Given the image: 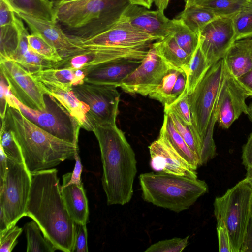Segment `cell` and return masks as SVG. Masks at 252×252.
Instances as JSON below:
<instances>
[{"label":"cell","instance_id":"cell-19","mask_svg":"<svg viewBox=\"0 0 252 252\" xmlns=\"http://www.w3.org/2000/svg\"><path fill=\"white\" fill-rule=\"evenodd\" d=\"M149 149L150 165L155 172L197 178L196 170L159 138L151 144Z\"/></svg>","mask_w":252,"mask_h":252},{"label":"cell","instance_id":"cell-53","mask_svg":"<svg viewBox=\"0 0 252 252\" xmlns=\"http://www.w3.org/2000/svg\"><path fill=\"white\" fill-rule=\"evenodd\" d=\"M9 228V223L6 216L3 210L0 208V235L3 234Z\"/></svg>","mask_w":252,"mask_h":252},{"label":"cell","instance_id":"cell-57","mask_svg":"<svg viewBox=\"0 0 252 252\" xmlns=\"http://www.w3.org/2000/svg\"><path fill=\"white\" fill-rule=\"evenodd\" d=\"M55 6H58L60 4L67 3L71 1H76L78 0H51Z\"/></svg>","mask_w":252,"mask_h":252},{"label":"cell","instance_id":"cell-30","mask_svg":"<svg viewBox=\"0 0 252 252\" xmlns=\"http://www.w3.org/2000/svg\"><path fill=\"white\" fill-rule=\"evenodd\" d=\"M218 18L211 10L196 4L185 6L184 9L176 17L182 20L190 30L198 34L204 27Z\"/></svg>","mask_w":252,"mask_h":252},{"label":"cell","instance_id":"cell-59","mask_svg":"<svg viewBox=\"0 0 252 252\" xmlns=\"http://www.w3.org/2000/svg\"><path fill=\"white\" fill-rule=\"evenodd\" d=\"M199 0H184L185 2V6H187L191 4H194L196 1H198Z\"/></svg>","mask_w":252,"mask_h":252},{"label":"cell","instance_id":"cell-10","mask_svg":"<svg viewBox=\"0 0 252 252\" xmlns=\"http://www.w3.org/2000/svg\"><path fill=\"white\" fill-rule=\"evenodd\" d=\"M117 87L84 81L74 86L75 95L89 107L90 115L94 124H116L119 113L120 94Z\"/></svg>","mask_w":252,"mask_h":252},{"label":"cell","instance_id":"cell-7","mask_svg":"<svg viewBox=\"0 0 252 252\" xmlns=\"http://www.w3.org/2000/svg\"><path fill=\"white\" fill-rule=\"evenodd\" d=\"M46 95L48 101L45 99L46 109L44 111L25 106L12 94L7 100V104L17 107L31 122L53 136L78 145L80 126L59 102L52 96Z\"/></svg>","mask_w":252,"mask_h":252},{"label":"cell","instance_id":"cell-50","mask_svg":"<svg viewBox=\"0 0 252 252\" xmlns=\"http://www.w3.org/2000/svg\"><path fill=\"white\" fill-rule=\"evenodd\" d=\"M240 252H252V211Z\"/></svg>","mask_w":252,"mask_h":252},{"label":"cell","instance_id":"cell-20","mask_svg":"<svg viewBox=\"0 0 252 252\" xmlns=\"http://www.w3.org/2000/svg\"><path fill=\"white\" fill-rule=\"evenodd\" d=\"M142 61L121 58L103 63L86 71L84 81L120 87L122 81L133 72Z\"/></svg>","mask_w":252,"mask_h":252},{"label":"cell","instance_id":"cell-27","mask_svg":"<svg viewBox=\"0 0 252 252\" xmlns=\"http://www.w3.org/2000/svg\"><path fill=\"white\" fill-rule=\"evenodd\" d=\"M159 138L179 155L192 169L199 166V159L176 129L169 116L164 113Z\"/></svg>","mask_w":252,"mask_h":252},{"label":"cell","instance_id":"cell-44","mask_svg":"<svg viewBox=\"0 0 252 252\" xmlns=\"http://www.w3.org/2000/svg\"><path fill=\"white\" fill-rule=\"evenodd\" d=\"M87 230L86 224L76 223L74 244L72 252H87Z\"/></svg>","mask_w":252,"mask_h":252},{"label":"cell","instance_id":"cell-39","mask_svg":"<svg viewBox=\"0 0 252 252\" xmlns=\"http://www.w3.org/2000/svg\"><path fill=\"white\" fill-rule=\"evenodd\" d=\"M0 135V146L7 157L15 161L24 163L19 146L12 133L5 127L2 121H1Z\"/></svg>","mask_w":252,"mask_h":252},{"label":"cell","instance_id":"cell-15","mask_svg":"<svg viewBox=\"0 0 252 252\" xmlns=\"http://www.w3.org/2000/svg\"><path fill=\"white\" fill-rule=\"evenodd\" d=\"M249 96L224 64L223 75L216 106V117L220 126L228 129L242 113L247 114L246 99Z\"/></svg>","mask_w":252,"mask_h":252},{"label":"cell","instance_id":"cell-17","mask_svg":"<svg viewBox=\"0 0 252 252\" xmlns=\"http://www.w3.org/2000/svg\"><path fill=\"white\" fill-rule=\"evenodd\" d=\"M16 14L27 24L32 33L38 34L54 47L62 59L82 49L64 32L57 20H45L21 12Z\"/></svg>","mask_w":252,"mask_h":252},{"label":"cell","instance_id":"cell-4","mask_svg":"<svg viewBox=\"0 0 252 252\" xmlns=\"http://www.w3.org/2000/svg\"><path fill=\"white\" fill-rule=\"evenodd\" d=\"M129 4L128 0H78L55 6L56 18L68 35L87 39L111 27Z\"/></svg>","mask_w":252,"mask_h":252},{"label":"cell","instance_id":"cell-41","mask_svg":"<svg viewBox=\"0 0 252 252\" xmlns=\"http://www.w3.org/2000/svg\"><path fill=\"white\" fill-rule=\"evenodd\" d=\"M189 236L159 241L151 245L145 252H181L187 246Z\"/></svg>","mask_w":252,"mask_h":252},{"label":"cell","instance_id":"cell-11","mask_svg":"<svg viewBox=\"0 0 252 252\" xmlns=\"http://www.w3.org/2000/svg\"><path fill=\"white\" fill-rule=\"evenodd\" d=\"M82 47V49L76 54L54 63L53 68L81 70L85 73L96 65L115 59L143 60L151 47L129 48L93 46Z\"/></svg>","mask_w":252,"mask_h":252},{"label":"cell","instance_id":"cell-48","mask_svg":"<svg viewBox=\"0 0 252 252\" xmlns=\"http://www.w3.org/2000/svg\"><path fill=\"white\" fill-rule=\"evenodd\" d=\"M242 159L246 169L252 168V131L243 147Z\"/></svg>","mask_w":252,"mask_h":252},{"label":"cell","instance_id":"cell-16","mask_svg":"<svg viewBox=\"0 0 252 252\" xmlns=\"http://www.w3.org/2000/svg\"><path fill=\"white\" fill-rule=\"evenodd\" d=\"M199 46L211 66L223 59L236 41L233 22L230 18H218L204 27L199 32Z\"/></svg>","mask_w":252,"mask_h":252},{"label":"cell","instance_id":"cell-35","mask_svg":"<svg viewBox=\"0 0 252 252\" xmlns=\"http://www.w3.org/2000/svg\"><path fill=\"white\" fill-rule=\"evenodd\" d=\"M164 113L168 114L170 117L177 131L189 148L197 156L199 163L202 147L193 126L185 123L172 111L168 109H164Z\"/></svg>","mask_w":252,"mask_h":252},{"label":"cell","instance_id":"cell-32","mask_svg":"<svg viewBox=\"0 0 252 252\" xmlns=\"http://www.w3.org/2000/svg\"><path fill=\"white\" fill-rule=\"evenodd\" d=\"M171 35L179 46L192 56L199 43V34L190 30L179 19L172 20Z\"/></svg>","mask_w":252,"mask_h":252},{"label":"cell","instance_id":"cell-43","mask_svg":"<svg viewBox=\"0 0 252 252\" xmlns=\"http://www.w3.org/2000/svg\"><path fill=\"white\" fill-rule=\"evenodd\" d=\"M22 231V228L15 225L0 235V252H11L17 244V238Z\"/></svg>","mask_w":252,"mask_h":252},{"label":"cell","instance_id":"cell-56","mask_svg":"<svg viewBox=\"0 0 252 252\" xmlns=\"http://www.w3.org/2000/svg\"><path fill=\"white\" fill-rule=\"evenodd\" d=\"M245 180L252 188V168L247 169Z\"/></svg>","mask_w":252,"mask_h":252},{"label":"cell","instance_id":"cell-42","mask_svg":"<svg viewBox=\"0 0 252 252\" xmlns=\"http://www.w3.org/2000/svg\"><path fill=\"white\" fill-rule=\"evenodd\" d=\"M164 109L172 111L185 123L192 126L186 89L175 102L169 106H165Z\"/></svg>","mask_w":252,"mask_h":252},{"label":"cell","instance_id":"cell-22","mask_svg":"<svg viewBox=\"0 0 252 252\" xmlns=\"http://www.w3.org/2000/svg\"><path fill=\"white\" fill-rule=\"evenodd\" d=\"M23 21L17 16L16 17L14 23L19 31V43L16 51L9 59L16 63L30 73L53 68L54 63L42 58L30 48L28 40L29 33Z\"/></svg>","mask_w":252,"mask_h":252},{"label":"cell","instance_id":"cell-8","mask_svg":"<svg viewBox=\"0 0 252 252\" xmlns=\"http://www.w3.org/2000/svg\"><path fill=\"white\" fill-rule=\"evenodd\" d=\"M224 69V62L221 59L210 67L194 91L188 94L192 126L202 148L218 98Z\"/></svg>","mask_w":252,"mask_h":252},{"label":"cell","instance_id":"cell-52","mask_svg":"<svg viewBox=\"0 0 252 252\" xmlns=\"http://www.w3.org/2000/svg\"><path fill=\"white\" fill-rule=\"evenodd\" d=\"M7 170V157L1 147L0 148V176L4 180Z\"/></svg>","mask_w":252,"mask_h":252},{"label":"cell","instance_id":"cell-51","mask_svg":"<svg viewBox=\"0 0 252 252\" xmlns=\"http://www.w3.org/2000/svg\"><path fill=\"white\" fill-rule=\"evenodd\" d=\"M236 79L249 97H252V69Z\"/></svg>","mask_w":252,"mask_h":252},{"label":"cell","instance_id":"cell-23","mask_svg":"<svg viewBox=\"0 0 252 252\" xmlns=\"http://www.w3.org/2000/svg\"><path fill=\"white\" fill-rule=\"evenodd\" d=\"M187 76L185 71L169 68L160 84L149 95L151 98L169 106L184 92Z\"/></svg>","mask_w":252,"mask_h":252},{"label":"cell","instance_id":"cell-6","mask_svg":"<svg viewBox=\"0 0 252 252\" xmlns=\"http://www.w3.org/2000/svg\"><path fill=\"white\" fill-rule=\"evenodd\" d=\"M217 225L224 226L233 252H240L252 211V188L244 179L215 198Z\"/></svg>","mask_w":252,"mask_h":252},{"label":"cell","instance_id":"cell-14","mask_svg":"<svg viewBox=\"0 0 252 252\" xmlns=\"http://www.w3.org/2000/svg\"><path fill=\"white\" fill-rule=\"evenodd\" d=\"M169 69L151 46L141 64L122 81L120 87L127 93L149 95L160 84Z\"/></svg>","mask_w":252,"mask_h":252},{"label":"cell","instance_id":"cell-37","mask_svg":"<svg viewBox=\"0 0 252 252\" xmlns=\"http://www.w3.org/2000/svg\"><path fill=\"white\" fill-rule=\"evenodd\" d=\"M19 37V31L15 23L0 27V61L9 59L15 52Z\"/></svg>","mask_w":252,"mask_h":252},{"label":"cell","instance_id":"cell-46","mask_svg":"<svg viewBox=\"0 0 252 252\" xmlns=\"http://www.w3.org/2000/svg\"><path fill=\"white\" fill-rule=\"evenodd\" d=\"M16 13L5 0H0V27L13 24Z\"/></svg>","mask_w":252,"mask_h":252},{"label":"cell","instance_id":"cell-3","mask_svg":"<svg viewBox=\"0 0 252 252\" xmlns=\"http://www.w3.org/2000/svg\"><path fill=\"white\" fill-rule=\"evenodd\" d=\"M19 146L24 163L31 173L53 168L73 159L78 146L60 139L37 126L16 107L7 105L1 119Z\"/></svg>","mask_w":252,"mask_h":252},{"label":"cell","instance_id":"cell-45","mask_svg":"<svg viewBox=\"0 0 252 252\" xmlns=\"http://www.w3.org/2000/svg\"><path fill=\"white\" fill-rule=\"evenodd\" d=\"M74 159L75 160V164L72 172L67 173L63 176V182L67 184H80L82 183L81 182V175L83 166L78 151H77L75 154Z\"/></svg>","mask_w":252,"mask_h":252},{"label":"cell","instance_id":"cell-9","mask_svg":"<svg viewBox=\"0 0 252 252\" xmlns=\"http://www.w3.org/2000/svg\"><path fill=\"white\" fill-rule=\"evenodd\" d=\"M32 187L31 173L24 163L7 158V170L0 180V208L4 211L10 228L26 216Z\"/></svg>","mask_w":252,"mask_h":252},{"label":"cell","instance_id":"cell-2","mask_svg":"<svg viewBox=\"0 0 252 252\" xmlns=\"http://www.w3.org/2000/svg\"><path fill=\"white\" fill-rule=\"evenodd\" d=\"M99 143L103 166L102 184L108 205H124L133 195L137 173L135 153L116 124L96 125L93 131Z\"/></svg>","mask_w":252,"mask_h":252},{"label":"cell","instance_id":"cell-31","mask_svg":"<svg viewBox=\"0 0 252 252\" xmlns=\"http://www.w3.org/2000/svg\"><path fill=\"white\" fill-rule=\"evenodd\" d=\"M210 67L200 49L199 43L198 46L191 57L186 72V89L188 94L194 91Z\"/></svg>","mask_w":252,"mask_h":252},{"label":"cell","instance_id":"cell-55","mask_svg":"<svg viewBox=\"0 0 252 252\" xmlns=\"http://www.w3.org/2000/svg\"><path fill=\"white\" fill-rule=\"evenodd\" d=\"M158 9L164 11L167 7L170 0H152Z\"/></svg>","mask_w":252,"mask_h":252},{"label":"cell","instance_id":"cell-26","mask_svg":"<svg viewBox=\"0 0 252 252\" xmlns=\"http://www.w3.org/2000/svg\"><path fill=\"white\" fill-rule=\"evenodd\" d=\"M38 82L66 91L84 82L85 74L81 70L69 68H48L30 73Z\"/></svg>","mask_w":252,"mask_h":252},{"label":"cell","instance_id":"cell-58","mask_svg":"<svg viewBox=\"0 0 252 252\" xmlns=\"http://www.w3.org/2000/svg\"><path fill=\"white\" fill-rule=\"evenodd\" d=\"M250 121L252 122V101L248 106L247 114Z\"/></svg>","mask_w":252,"mask_h":252},{"label":"cell","instance_id":"cell-36","mask_svg":"<svg viewBox=\"0 0 252 252\" xmlns=\"http://www.w3.org/2000/svg\"><path fill=\"white\" fill-rule=\"evenodd\" d=\"M231 19L236 41L252 38V2H249Z\"/></svg>","mask_w":252,"mask_h":252},{"label":"cell","instance_id":"cell-25","mask_svg":"<svg viewBox=\"0 0 252 252\" xmlns=\"http://www.w3.org/2000/svg\"><path fill=\"white\" fill-rule=\"evenodd\" d=\"M229 71L237 78L252 69V38L235 41L223 57Z\"/></svg>","mask_w":252,"mask_h":252},{"label":"cell","instance_id":"cell-24","mask_svg":"<svg viewBox=\"0 0 252 252\" xmlns=\"http://www.w3.org/2000/svg\"><path fill=\"white\" fill-rule=\"evenodd\" d=\"M61 191L66 209L74 222L87 224L89 208L83 183L67 184L63 182Z\"/></svg>","mask_w":252,"mask_h":252},{"label":"cell","instance_id":"cell-13","mask_svg":"<svg viewBox=\"0 0 252 252\" xmlns=\"http://www.w3.org/2000/svg\"><path fill=\"white\" fill-rule=\"evenodd\" d=\"M70 36L80 47H150L153 42L160 40L134 28L122 16L111 27L93 37L81 39Z\"/></svg>","mask_w":252,"mask_h":252},{"label":"cell","instance_id":"cell-1","mask_svg":"<svg viewBox=\"0 0 252 252\" xmlns=\"http://www.w3.org/2000/svg\"><path fill=\"white\" fill-rule=\"evenodd\" d=\"M55 168L31 173L26 216L34 220L57 250L72 252L76 223L65 206Z\"/></svg>","mask_w":252,"mask_h":252},{"label":"cell","instance_id":"cell-54","mask_svg":"<svg viewBox=\"0 0 252 252\" xmlns=\"http://www.w3.org/2000/svg\"><path fill=\"white\" fill-rule=\"evenodd\" d=\"M129 3L134 5L141 6L150 9L153 2L152 0H128Z\"/></svg>","mask_w":252,"mask_h":252},{"label":"cell","instance_id":"cell-38","mask_svg":"<svg viewBox=\"0 0 252 252\" xmlns=\"http://www.w3.org/2000/svg\"><path fill=\"white\" fill-rule=\"evenodd\" d=\"M28 40L30 48L42 58L53 63L62 60L55 48L38 34H29Z\"/></svg>","mask_w":252,"mask_h":252},{"label":"cell","instance_id":"cell-28","mask_svg":"<svg viewBox=\"0 0 252 252\" xmlns=\"http://www.w3.org/2000/svg\"><path fill=\"white\" fill-rule=\"evenodd\" d=\"M152 46L169 68L186 73L192 56L179 46L171 34L155 41Z\"/></svg>","mask_w":252,"mask_h":252},{"label":"cell","instance_id":"cell-12","mask_svg":"<svg viewBox=\"0 0 252 252\" xmlns=\"http://www.w3.org/2000/svg\"><path fill=\"white\" fill-rule=\"evenodd\" d=\"M0 67L10 91L20 102L33 109H46L45 94L29 72L10 59L0 61Z\"/></svg>","mask_w":252,"mask_h":252},{"label":"cell","instance_id":"cell-60","mask_svg":"<svg viewBox=\"0 0 252 252\" xmlns=\"http://www.w3.org/2000/svg\"><path fill=\"white\" fill-rule=\"evenodd\" d=\"M247 0L249 2H252V0Z\"/></svg>","mask_w":252,"mask_h":252},{"label":"cell","instance_id":"cell-18","mask_svg":"<svg viewBox=\"0 0 252 252\" xmlns=\"http://www.w3.org/2000/svg\"><path fill=\"white\" fill-rule=\"evenodd\" d=\"M122 17L137 30L160 39L171 34L172 21L159 9L150 10L141 6L129 4Z\"/></svg>","mask_w":252,"mask_h":252},{"label":"cell","instance_id":"cell-5","mask_svg":"<svg viewBox=\"0 0 252 252\" xmlns=\"http://www.w3.org/2000/svg\"><path fill=\"white\" fill-rule=\"evenodd\" d=\"M139 179L145 201L177 213L188 209L208 189L197 178L163 172L142 173Z\"/></svg>","mask_w":252,"mask_h":252},{"label":"cell","instance_id":"cell-40","mask_svg":"<svg viewBox=\"0 0 252 252\" xmlns=\"http://www.w3.org/2000/svg\"><path fill=\"white\" fill-rule=\"evenodd\" d=\"M216 106L217 101L213 110L203 142L199 166L206 164L209 160L216 155V147L213 137L214 126L217 122Z\"/></svg>","mask_w":252,"mask_h":252},{"label":"cell","instance_id":"cell-34","mask_svg":"<svg viewBox=\"0 0 252 252\" xmlns=\"http://www.w3.org/2000/svg\"><path fill=\"white\" fill-rule=\"evenodd\" d=\"M27 238V252H54L56 250L54 245L40 233V228L34 220L25 226Z\"/></svg>","mask_w":252,"mask_h":252},{"label":"cell","instance_id":"cell-21","mask_svg":"<svg viewBox=\"0 0 252 252\" xmlns=\"http://www.w3.org/2000/svg\"><path fill=\"white\" fill-rule=\"evenodd\" d=\"M44 93L52 96L78 123L80 127L93 131L94 124L90 115L89 106L80 101L73 91H66L38 82Z\"/></svg>","mask_w":252,"mask_h":252},{"label":"cell","instance_id":"cell-33","mask_svg":"<svg viewBox=\"0 0 252 252\" xmlns=\"http://www.w3.org/2000/svg\"><path fill=\"white\" fill-rule=\"evenodd\" d=\"M248 2L246 0H199L193 4L211 10L219 18H231Z\"/></svg>","mask_w":252,"mask_h":252},{"label":"cell","instance_id":"cell-29","mask_svg":"<svg viewBox=\"0 0 252 252\" xmlns=\"http://www.w3.org/2000/svg\"><path fill=\"white\" fill-rule=\"evenodd\" d=\"M15 13L21 12L45 20L56 21L55 7L51 0H5Z\"/></svg>","mask_w":252,"mask_h":252},{"label":"cell","instance_id":"cell-47","mask_svg":"<svg viewBox=\"0 0 252 252\" xmlns=\"http://www.w3.org/2000/svg\"><path fill=\"white\" fill-rule=\"evenodd\" d=\"M219 249L220 252H233L229 236L225 227L217 225Z\"/></svg>","mask_w":252,"mask_h":252},{"label":"cell","instance_id":"cell-49","mask_svg":"<svg viewBox=\"0 0 252 252\" xmlns=\"http://www.w3.org/2000/svg\"><path fill=\"white\" fill-rule=\"evenodd\" d=\"M4 78L2 75L0 74V117L1 119H3L5 117L7 108V102L6 98V93L8 89V85L5 83L6 81H4Z\"/></svg>","mask_w":252,"mask_h":252}]
</instances>
